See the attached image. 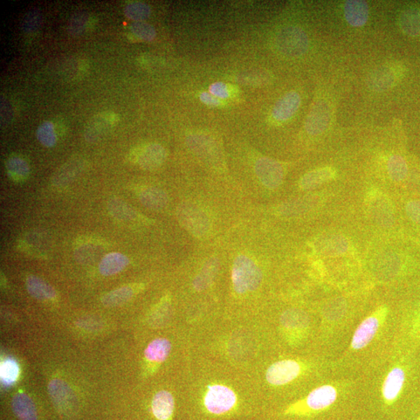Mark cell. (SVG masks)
Returning a JSON list of instances; mask_svg holds the SVG:
<instances>
[{"label": "cell", "instance_id": "obj_7", "mask_svg": "<svg viewBox=\"0 0 420 420\" xmlns=\"http://www.w3.org/2000/svg\"><path fill=\"white\" fill-rule=\"evenodd\" d=\"M237 403V396L231 389L224 385H213L206 392L204 405L206 410L215 415L224 414L231 411Z\"/></svg>", "mask_w": 420, "mask_h": 420}, {"label": "cell", "instance_id": "obj_11", "mask_svg": "<svg viewBox=\"0 0 420 420\" xmlns=\"http://www.w3.org/2000/svg\"><path fill=\"white\" fill-rule=\"evenodd\" d=\"M106 247L104 240L98 237H81L74 245V256L80 264L93 263L104 254Z\"/></svg>", "mask_w": 420, "mask_h": 420}, {"label": "cell", "instance_id": "obj_18", "mask_svg": "<svg viewBox=\"0 0 420 420\" xmlns=\"http://www.w3.org/2000/svg\"><path fill=\"white\" fill-rule=\"evenodd\" d=\"M315 250L327 256H337L345 254L349 249L347 238L340 236H329L317 240Z\"/></svg>", "mask_w": 420, "mask_h": 420}, {"label": "cell", "instance_id": "obj_2", "mask_svg": "<svg viewBox=\"0 0 420 420\" xmlns=\"http://www.w3.org/2000/svg\"><path fill=\"white\" fill-rule=\"evenodd\" d=\"M261 280L263 273L260 268L249 257L239 256L233 263L232 281L233 289L239 294L257 290Z\"/></svg>", "mask_w": 420, "mask_h": 420}, {"label": "cell", "instance_id": "obj_44", "mask_svg": "<svg viewBox=\"0 0 420 420\" xmlns=\"http://www.w3.org/2000/svg\"><path fill=\"white\" fill-rule=\"evenodd\" d=\"M199 99H201L203 104L210 107H218L222 106V101L216 98L215 96H213L210 92H203L201 96H199Z\"/></svg>", "mask_w": 420, "mask_h": 420}, {"label": "cell", "instance_id": "obj_34", "mask_svg": "<svg viewBox=\"0 0 420 420\" xmlns=\"http://www.w3.org/2000/svg\"><path fill=\"white\" fill-rule=\"evenodd\" d=\"M91 20V16L85 11H80L74 15L68 20L67 31L73 37H79L88 29Z\"/></svg>", "mask_w": 420, "mask_h": 420}, {"label": "cell", "instance_id": "obj_30", "mask_svg": "<svg viewBox=\"0 0 420 420\" xmlns=\"http://www.w3.org/2000/svg\"><path fill=\"white\" fill-rule=\"evenodd\" d=\"M273 74L263 70H252L240 73L236 80L239 84L253 87H263L270 84Z\"/></svg>", "mask_w": 420, "mask_h": 420}, {"label": "cell", "instance_id": "obj_17", "mask_svg": "<svg viewBox=\"0 0 420 420\" xmlns=\"http://www.w3.org/2000/svg\"><path fill=\"white\" fill-rule=\"evenodd\" d=\"M405 380L404 370L400 368L392 369L385 377L382 385V398L386 405L393 404L400 395Z\"/></svg>", "mask_w": 420, "mask_h": 420}, {"label": "cell", "instance_id": "obj_33", "mask_svg": "<svg viewBox=\"0 0 420 420\" xmlns=\"http://www.w3.org/2000/svg\"><path fill=\"white\" fill-rule=\"evenodd\" d=\"M387 171L391 181L402 182L408 175L407 164L402 156L391 155L387 162Z\"/></svg>", "mask_w": 420, "mask_h": 420}, {"label": "cell", "instance_id": "obj_35", "mask_svg": "<svg viewBox=\"0 0 420 420\" xmlns=\"http://www.w3.org/2000/svg\"><path fill=\"white\" fill-rule=\"evenodd\" d=\"M37 139L45 147H53L57 142V132L53 123L45 121L41 123L36 132Z\"/></svg>", "mask_w": 420, "mask_h": 420}, {"label": "cell", "instance_id": "obj_12", "mask_svg": "<svg viewBox=\"0 0 420 420\" xmlns=\"http://www.w3.org/2000/svg\"><path fill=\"white\" fill-rule=\"evenodd\" d=\"M402 71L396 64H389L378 66L372 72L368 85L374 92H382L393 87L401 78Z\"/></svg>", "mask_w": 420, "mask_h": 420}, {"label": "cell", "instance_id": "obj_21", "mask_svg": "<svg viewBox=\"0 0 420 420\" xmlns=\"http://www.w3.org/2000/svg\"><path fill=\"white\" fill-rule=\"evenodd\" d=\"M26 287L31 297L38 300H50L57 297V291L55 289L36 275L27 277Z\"/></svg>", "mask_w": 420, "mask_h": 420}, {"label": "cell", "instance_id": "obj_25", "mask_svg": "<svg viewBox=\"0 0 420 420\" xmlns=\"http://www.w3.org/2000/svg\"><path fill=\"white\" fill-rule=\"evenodd\" d=\"M12 407L20 420H37V411L31 398L24 393H18L13 398Z\"/></svg>", "mask_w": 420, "mask_h": 420}, {"label": "cell", "instance_id": "obj_23", "mask_svg": "<svg viewBox=\"0 0 420 420\" xmlns=\"http://www.w3.org/2000/svg\"><path fill=\"white\" fill-rule=\"evenodd\" d=\"M175 401L173 396L167 391L157 392L153 398L152 410L158 420H168L173 414Z\"/></svg>", "mask_w": 420, "mask_h": 420}, {"label": "cell", "instance_id": "obj_28", "mask_svg": "<svg viewBox=\"0 0 420 420\" xmlns=\"http://www.w3.org/2000/svg\"><path fill=\"white\" fill-rule=\"evenodd\" d=\"M108 209L110 215L120 222H134L139 218V215L132 206L118 198H112L108 202Z\"/></svg>", "mask_w": 420, "mask_h": 420}, {"label": "cell", "instance_id": "obj_31", "mask_svg": "<svg viewBox=\"0 0 420 420\" xmlns=\"http://www.w3.org/2000/svg\"><path fill=\"white\" fill-rule=\"evenodd\" d=\"M139 289L134 286H125L108 293L101 298L102 304L106 307H116L125 304L133 297Z\"/></svg>", "mask_w": 420, "mask_h": 420}, {"label": "cell", "instance_id": "obj_9", "mask_svg": "<svg viewBox=\"0 0 420 420\" xmlns=\"http://www.w3.org/2000/svg\"><path fill=\"white\" fill-rule=\"evenodd\" d=\"M259 181L268 189H275L283 183L285 171L280 162L268 157H261L254 164Z\"/></svg>", "mask_w": 420, "mask_h": 420}, {"label": "cell", "instance_id": "obj_27", "mask_svg": "<svg viewBox=\"0 0 420 420\" xmlns=\"http://www.w3.org/2000/svg\"><path fill=\"white\" fill-rule=\"evenodd\" d=\"M400 29L411 36L420 34V9L410 8L404 10L398 18Z\"/></svg>", "mask_w": 420, "mask_h": 420}, {"label": "cell", "instance_id": "obj_13", "mask_svg": "<svg viewBox=\"0 0 420 420\" xmlns=\"http://www.w3.org/2000/svg\"><path fill=\"white\" fill-rule=\"evenodd\" d=\"M332 119L331 108L326 101L315 103L305 122L307 134L317 136L326 132Z\"/></svg>", "mask_w": 420, "mask_h": 420}, {"label": "cell", "instance_id": "obj_39", "mask_svg": "<svg viewBox=\"0 0 420 420\" xmlns=\"http://www.w3.org/2000/svg\"><path fill=\"white\" fill-rule=\"evenodd\" d=\"M129 29L133 36L141 41H150L156 37L154 27L147 22H133L130 25Z\"/></svg>", "mask_w": 420, "mask_h": 420}, {"label": "cell", "instance_id": "obj_16", "mask_svg": "<svg viewBox=\"0 0 420 420\" xmlns=\"http://www.w3.org/2000/svg\"><path fill=\"white\" fill-rule=\"evenodd\" d=\"M300 103V96L298 92L287 93L275 103L271 115L273 120L278 123L290 120L298 113Z\"/></svg>", "mask_w": 420, "mask_h": 420}, {"label": "cell", "instance_id": "obj_29", "mask_svg": "<svg viewBox=\"0 0 420 420\" xmlns=\"http://www.w3.org/2000/svg\"><path fill=\"white\" fill-rule=\"evenodd\" d=\"M219 261L216 257L210 259L203 267L201 273L197 275L194 280V287L196 291H203L208 288L215 280L219 270Z\"/></svg>", "mask_w": 420, "mask_h": 420}, {"label": "cell", "instance_id": "obj_4", "mask_svg": "<svg viewBox=\"0 0 420 420\" xmlns=\"http://www.w3.org/2000/svg\"><path fill=\"white\" fill-rule=\"evenodd\" d=\"M179 223L192 236L203 238L210 230V220L206 213L198 205L191 203H183L176 212Z\"/></svg>", "mask_w": 420, "mask_h": 420}, {"label": "cell", "instance_id": "obj_36", "mask_svg": "<svg viewBox=\"0 0 420 420\" xmlns=\"http://www.w3.org/2000/svg\"><path fill=\"white\" fill-rule=\"evenodd\" d=\"M125 15L134 22H144L151 13L150 6L143 2H133L128 3L124 8Z\"/></svg>", "mask_w": 420, "mask_h": 420}, {"label": "cell", "instance_id": "obj_19", "mask_svg": "<svg viewBox=\"0 0 420 420\" xmlns=\"http://www.w3.org/2000/svg\"><path fill=\"white\" fill-rule=\"evenodd\" d=\"M336 176V171L333 167H324L307 172L300 180V188L303 190H313Z\"/></svg>", "mask_w": 420, "mask_h": 420}, {"label": "cell", "instance_id": "obj_6", "mask_svg": "<svg viewBox=\"0 0 420 420\" xmlns=\"http://www.w3.org/2000/svg\"><path fill=\"white\" fill-rule=\"evenodd\" d=\"M167 157V150L161 144L148 143L135 148L129 154V160L143 170L154 171L162 166Z\"/></svg>", "mask_w": 420, "mask_h": 420}, {"label": "cell", "instance_id": "obj_8", "mask_svg": "<svg viewBox=\"0 0 420 420\" xmlns=\"http://www.w3.org/2000/svg\"><path fill=\"white\" fill-rule=\"evenodd\" d=\"M189 147L202 159L211 165H216L222 160L218 143L215 138L205 133H192L187 137Z\"/></svg>", "mask_w": 420, "mask_h": 420}, {"label": "cell", "instance_id": "obj_38", "mask_svg": "<svg viewBox=\"0 0 420 420\" xmlns=\"http://www.w3.org/2000/svg\"><path fill=\"white\" fill-rule=\"evenodd\" d=\"M43 23V15L38 9H32L27 12L22 20V31L25 34L36 32Z\"/></svg>", "mask_w": 420, "mask_h": 420}, {"label": "cell", "instance_id": "obj_10", "mask_svg": "<svg viewBox=\"0 0 420 420\" xmlns=\"http://www.w3.org/2000/svg\"><path fill=\"white\" fill-rule=\"evenodd\" d=\"M119 121V115L113 112H105L94 115L85 127L86 141L94 143L101 140L115 128Z\"/></svg>", "mask_w": 420, "mask_h": 420}, {"label": "cell", "instance_id": "obj_20", "mask_svg": "<svg viewBox=\"0 0 420 420\" xmlns=\"http://www.w3.org/2000/svg\"><path fill=\"white\" fill-rule=\"evenodd\" d=\"M344 15L353 27H361L368 22L369 8L367 2L349 0L344 4Z\"/></svg>", "mask_w": 420, "mask_h": 420}, {"label": "cell", "instance_id": "obj_41", "mask_svg": "<svg viewBox=\"0 0 420 420\" xmlns=\"http://www.w3.org/2000/svg\"><path fill=\"white\" fill-rule=\"evenodd\" d=\"M233 88L223 82H216L210 87V93L218 99L226 100L231 99L233 95Z\"/></svg>", "mask_w": 420, "mask_h": 420}, {"label": "cell", "instance_id": "obj_32", "mask_svg": "<svg viewBox=\"0 0 420 420\" xmlns=\"http://www.w3.org/2000/svg\"><path fill=\"white\" fill-rule=\"evenodd\" d=\"M171 349V344L166 339H157L151 342L145 350L147 360L162 362L167 359Z\"/></svg>", "mask_w": 420, "mask_h": 420}, {"label": "cell", "instance_id": "obj_37", "mask_svg": "<svg viewBox=\"0 0 420 420\" xmlns=\"http://www.w3.org/2000/svg\"><path fill=\"white\" fill-rule=\"evenodd\" d=\"M49 391L56 403H64L73 397L72 390L68 385L59 379H54L50 383Z\"/></svg>", "mask_w": 420, "mask_h": 420}, {"label": "cell", "instance_id": "obj_1", "mask_svg": "<svg viewBox=\"0 0 420 420\" xmlns=\"http://www.w3.org/2000/svg\"><path fill=\"white\" fill-rule=\"evenodd\" d=\"M338 395V390L333 385H321L310 392L304 400L291 405L286 413L298 416L318 414L331 407Z\"/></svg>", "mask_w": 420, "mask_h": 420}, {"label": "cell", "instance_id": "obj_14", "mask_svg": "<svg viewBox=\"0 0 420 420\" xmlns=\"http://www.w3.org/2000/svg\"><path fill=\"white\" fill-rule=\"evenodd\" d=\"M301 365L294 360L278 361L266 372V380L273 385H284L294 381L301 373Z\"/></svg>", "mask_w": 420, "mask_h": 420}, {"label": "cell", "instance_id": "obj_15", "mask_svg": "<svg viewBox=\"0 0 420 420\" xmlns=\"http://www.w3.org/2000/svg\"><path fill=\"white\" fill-rule=\"evenodd\" d=\"M85 166L84 158L78 157L68 160L53 175L52 185L59 189L66 187L79 177Z\"/></svg>", "mask_w": 420, "mask_h": 420}, {"label": "cell", "instance_id": "obj_22", "mask_svg": "<svg viewBox=\"0 0 420 420\" xmlns=\"http://www.w3.org/2000/svg\"><path fill=\"white\" fill-rule=\"evenodd\" d=\"M129 264V258L120 252H112L106 254L101 259L99 271L101 275L109 277L122 272Z\"/></svg>", "mask_w": 420, "mask_h": 420}, {"label": "cell", "instance_id": "obj_40", "mask_svg": "<svg viewBox=\"0 0 420 420\" xmlns=\"http://www.w3.org/2000/svg\"><path fill=\"white\" fill-rule=\"evenodd\" d=\"M19 375V367L15 361L6 360L0 367V377L6 384H11L16 382Z\"/></svg>", "mask_w": 420, "mask_h": 420}, {"label": "cell", "instance_id": "obj_24", "mask_svg": "<svg viewBox=\"0 0 420 420\" xmlns=\"http://www.w3.org/2000/svg\"><path fill=\"white\" fill-rule=\"evenodd\" d=\"M139 199L145 208L153 210H161L168 204V197L164 190L155 187L142 189Z\"/></svg>", "mask_w": 420, "mask_h": 420}, {"label": "cell", "instance_id": "obj_42", "mask_svg": "<svg viewBox=\"0 0 420 420\" xmlns=\"http://www.w3.org/2000/svg\"><path fill=\"white\" fill-rule=\"evenodd\" d=\"M405 212L412 222L420 225V201H412L406 204Z\"/></svg>", "mask_w": 420, "mask_h": 420}, {"label": "cell", "instance_id": "obj_5", "mask_svg": "<svg viewBox=\"0 0 420 420\" xmlns=\"http://www.w3.org/2000/svg\"><path fill=\"white\" fill-rule=\"evenodd\" d=\"M387 313V307L382 306L365 319L356 328L351 341L350 348L353 350H360L366 347L375 338L386 319Z\"/></svg>", "mask_w": 420, "mask_h": 420}, {"label": "cell", "instance_id": "obj_26", "mask_svg": "<svg viewBox=\"0 0 420 420\" xmlns=\"http://www.w3.org/2000/svg\"><path fill=\"white\" fill-rule=\"evenodd\" d=\"M6 170L8 175L15 182L22 183L27 180L30 175L29 163L20 156H12L6 162Z\"/></svg>", "mask_w": 420, "mask_h": 420}, {"label": "cell", "instance_id": "obj_3", "mask_svg": "<svg viewBox=\"0 0 420 420\" xmlns=\"http://www.w3.org/2000/svg\"><path fill=\"white\" fill-rule=\"evenodd\" d=\"M273 45L282 56L298 58L305 54L309 47V39L305 31L300 27L289 26L278 31L273 39Z\"/></svg>", "mask_w": 420, "mask_h": 420}, {"label": "cell", "instance_id": "obj_43", "mask_svg": "<svg viewBox=\"0 0 420 420\" xmlns=\"http://www.w3.org/2000/svg\"><path fill=\"white\" fill-rule=\"evenodd\" d=\"M13 108L10 102L5 98H1V126H8L13 119Z\"/></svg>", "mask_w": 420, "mask_h": 420}]
</instances>
